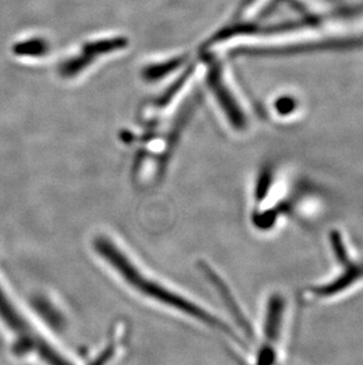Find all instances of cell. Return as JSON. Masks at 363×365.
<instances>
[{
  "label": "cell",
  "mask_w": 363,
  "mask_h": 365,
  "mask_svg": "<svg viewBox=\"0 0 363 365\" xmlns=\"http://www.w3.org/2000/svg\"><path fill=\"white\" fill-rule=\"evenodd\" d=\"M95 247L104 259H107L110 265L116 269L120 276L127 280L134 289H138L144 296L157 300L159 303L165 304L168 307H174L183 314L191 316L197 321L210 327H219V330L229 332L226 325L222 324L213 314H208L202 307H197L196 304L189 302L183 297L172 292L170 289H165L164 286L156 283L154 280L149 279L144 274L138 271L136 266L131 264L130 260L118 250L116 245L110 242L107 238H98L95 242Z\"/></svg>",
  "instance_id": "obj_1"
},
{
  "label": "cell",
  "mask_w": 363,
  "mask_h": 365,
  "mask_svg": "<svg viewBox=\"0 0 363 365\" xmlns=\"http://www.w3.org/2000/svg\"><path fill=\"white\" fill-rule=\"evenodd\" d=\"M0 319L9 330L17 338L14 343V351L18 356H24L28 352H36L44 346L46 341L32 329L14 304L7 298L3 289L0 287Z\"/></svg>",
  "instance_id": "obj_2"
},
{
  "label": "cell",
  "mask_w": 363,
  "mask_h": 365,
  "mask_svg": "<svg viewBox=\"0 0 363 365\" xmlns=\"http://www.w3.org/2000/svg\"><path fill=\"white\" fill-rule=\"evenodd\" d=\"M285 300L280 294H274L268 304L267 319L264 323V337L265 344L276 343L281 331L282 316L285 311Z\"/></svg>",
  "instance_id": "obj_3"
},
{
  "label": "cell",
  "mask_w": 363,
  "mask_h": 365,
  "mask_svg": "<svg viewBox=\"0 0 363 365\" xmlns=\"http://www.w3.org/2000/svg\"><path fill=\"white\" fill-rule=\"evenodd\" d=\"M363 277V266L357 264H349L347 266L346 272L340 276L337 279L327 285L319 286L312 289V293L317 297L335 296L336 293L342 292L343 289H348L353 285L357 279Z\"/></svg>",
  "instance_id": "obj_4"
},
{
  "label": "cell",
  "mask_w": 363,
  "mask_h": 365,
  "mask_svg": "<svg viewBox=\"0 0 363 365\" xmlns=\"http://www.w3.org/2000/svg\"><path fill=\"white\" fill-rule=\"evenodd\" d=\"M330 242L340 264H342L343 266L349 265V255L347 253L346 246L339 232L334 231L330 233Z\"/></svg>",
  "instance_id": "obj_5"
},
{
  "label": "cell",
  "mask_w": 363,
  "mask_h": 365,
  "mask_svg": "<svg viewBox=\"0 0 363 365\" xmlns=\"http://www.w3.org/2000/svg\"><path fill=\"white\" fill-rule=\"evenodd\" d=\"M275 362H276V354L273 345L264 344L258 352L257 365H274Z\"/></svg>",
  "instance_id": "obj_6"
}]
</instances>
